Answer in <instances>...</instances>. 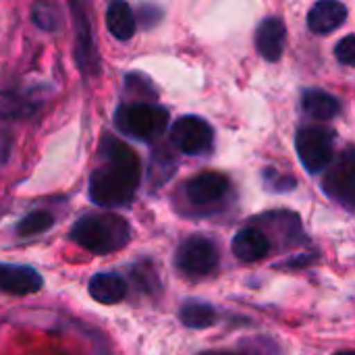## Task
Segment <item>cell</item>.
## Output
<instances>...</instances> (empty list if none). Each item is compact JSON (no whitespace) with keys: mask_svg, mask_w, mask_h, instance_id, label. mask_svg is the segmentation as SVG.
Segmentation results:
<instances>
[{"mask_svg":"<svg viewBox=\"0 0 355 355\" xmlns=\"http://www.w3.org/2000/svg\"><path fill=\"white\" fill-rule=\"evenodd\" d=\"M295 150L308 173H320L329 168L335 154V135L327 127H304L295 137Z\"/></svg>","mask_w":355,"mask_h":355,"instance_id":"obj_6","label":"cell"},{"mask_svg":"<svg viewBox=\"0 0 355 355\" xmlns=\"http://www.w3.org/2000/svg\"><path fill=\"white\" fill-rule=\"evenodd\" d=\"M114 123L119 131H123L125 135H131L141 141H152L164 133L168 125V112L156 104L131 102V104H123L116 110Z\"/></svg>","mask_w":355,"mask_h":355,"instance_id":"obj_3","label":"cell"},{"mask_svg":"<svg viewBox=\"0 0 355 355\" xmlns=\"http://www.w3.org/2000/svg\"><path fill=\"white\" fill-rule=\"evenodd\" d=\"M31 19L44 31H58L60 29V15H58L56 6L52 2H46V0L33 2V6H31Z\"/></svg>","mask_w":355,"mask_h":355,"instance_id":"obj_20","label":"cell"},{"mask_svg":"<svg viewBox=\"0 0 355 355\" xmlns=\"http://www.w3.org/2000/svg\"><path fill=\"white\" fill-rule=\"evenodd\" d=\"M302 106H304V110L312 119H318V121H329V119H333L341 110L339 100L335 96L322 92V89H308V92H304Z\"/></svg>","mask_w":355,"mask_h":355,"instance_id":"obj_16","label":"cell"},{"mask_svg":"<svg viewBox=\"0 0 355 355\" xmlns=\"http://www.w3.org/2000/svg\"><path fill=\"white\" fill-rule=\"evenodd\" d=\"M287 29L279 17L264 19L256 29V48L266 60H279L285 50Z\"/></svg>","mask_w":355,"mask_h":355,"instance_id":"obj_12","label":"cell"},{"mask_svg":"<svg viewBox=\"0 0 355 355\" xmlns=\"http://www.w3.org/2000/svg\"><path fill=\"white\" fill-rule=\"evenodd\" d=\"M87 291L94 302L102 306H114L127 297V283L114 272H98L89 279Z\"/></svg>","mask_w":355,"mask_h":355,"instance_id":"obj_14","label":"cell"},{"mask_svg":"<svg viewBox=\"0 0 355 355\" xmlns=\"http://www.w3.org/2000/svg\"><path fill=\"white\" fill-rule=\"evenodd\" d=\"M179 320H181L187 329L202 331V329L214 327V322L218 320V314H216V310H214L210 304L191 300V302H185V304L181 306V310H179Z\"/></svg>","mask_w":355,"mask_h":355,"instance_id":"obj_17","label":"cell"},{"mask_svg":"<svg viewBox=\"0 0 355 355\" xmlns=\"http://www.w3.org/2000/svg\"><path fill=\"white\" fill-rule=\"evenodd\" d=\"M333 355H355V349H343V352H337Z\"/></svg>","mask_w":355,"mask_h":355,"instance_id":"obj_25","label":"cell"},{"mask_svg":"<svg viewBox=\"0 0 355 355\" xmlns=\"http://www.w3.org/2000/svg\"><path fill=\"white\" fill-rule=\"evenodd\" d=\"M322 191L343 210L355 214V148H345L335 164L327 168Z\"/></svg>","mask_w":355,"mask_h":355,"instance_id":"obj_5","label":"cell"},{"mask_svg":"<svg viewBox=\"0 0 355 355\" xmlns=\"http://www.w3.org/2000/svg\"><path fill=\"white\" fill-rule=\"evenodd\" d=\"M44 285L42 275L29 266L0 264V291L8 295H31Z\"/></svg>","mask_w":355,"mask_h":355,"instance_id":"obj_11","label":"cell"},{"mask_svg":"<svg viewBox=\"0 0 355 355\" xmlns=\"http://www.w3.org/2000/svg\"><path fill=\"white\" fill-rule=\"evenodd\" d=\"M106 27L112 33V37H116L121 42H127V40L133 37L137 23H135V15H133L131 6L125 0H112L108 4Z\"/></svg>","mask_w":355,"mask_h":355,"instance_id":"obj_15","label":"cell"},{"mask_svg":"<svg viewBox=\"0 0 355 355\" xmlns=\"http://www.w3.org/2000/svg\"><path fill=\"white\" fill-rule=\"evenodd\" d=\"M335 56L339 62L347 64V67H355V35H345L337 48H335Z\"/></svg>","mask_w":355,"mask_h":355,"instance_id":"obj_21","label":"cell"},{"mask_svg":"<svg viewBox=\"0 0 355 355\" xmlns=\"http://www.w3.org/2000/svg\"><path fill=\"white\" fill-rule=\"evenodd\" d=\"M347 8L341 0H318L308 12V27L314 33H331L345 23Z\"/></svg>","mask_w":355,"mask_h":355,"instance_id":"obj_13","label":"cell"},{"mask_svg":"<svg viewBox=\"0 0 355 355\" xmlns=\"http://www.w3.org/2000/svg\"><path fill=\"white\" fill-rule=\"evenodd\" d=\"M229 191V179L220 173H200L185 185V196L193 206H210L220 202Z\"/></svg>","mask_w":355,"mask_h":355,"instance_id":"obj_9","label":"cell"},{"mask_svg":"<svg viewBox=\"0 0 355 355\" xmlns=\"http://www.w3.org/2000/svg\"><path fill=\"white\" fill-rule=\"evenodd\" d=\"M200 355H239V354H229V352H206V354Z\"/></svg>","mask_w":355,"mask_h":355,"instance_id":"obj_24","label":"cell"},{"mask_svg":"<svg viewBox=\"0 0 355 355\" xmlns=\"http://www.w3.org/2000/svg\"><path fill=\"white\" fill-rule=\"evenodd\" d=\"M10 148H12V135L6 129H2L0 131V164L8 158Z\"/></svg>","mask_w":355,"mask_h":355,"instance_id":"obj_22","label":"cell"},{"mask_svg":"<svg viewBox=\"0 0 355 355\" xmlns=\"http://www.w3.org/2000/svg\"><path fill=\"white\" fill-rule=\"evenodd\" d=\"M69 4H71V12H73V21H75V42H77L75 54H77L79 71L85 77L98 75V54H96V46H94L85 8H83L81 0H69Z\"/></svg>","mask_w":355,"mask_h":355,"instance_id":"obj_8","label":"cell"},{"mask_svg":"<svg viewBox=\"0 0 355 355\" xmlns=\"http://www.w3.org/2000/svg\"><path fill=\"white\" fill-rule=\"evenodd\" d=\"M71 239L89 254L106 256L123 250L131 241V227L121 214L92 212L73 225Z\"/></svg>","mask_w":355,"mask_h":355,"instance_id":"obj_2","label":"cell"},{"mask_svg":"<svg viewBox=\"0 0 355 355\" xmlns=\"http://www.w3.org/2000/svg\"><path fill=\"white\" fill-rule=\"evenodd\" d=\"M218 262H220L218 245L204 235L187 237L177 248V254H175L177 268L191 279H202V277L212 275L218 268Z\"/></svg>","mask_w":355,"mask_h":355,"instance_id":"obj_4","label":"cell"},{"mask_svg":"<svg viewBox=\"0 0 355 355\" xmlns=\"http://www.w3.org/2000/svg\"><path fill=\"white\" fill-rule=\"evenodd\" d=\"M100 156L102 164L89 177V200L102 208L127 206L141 181L139 156L112 135L102 139Z\"/></svg>","mask_w":355,"mask_h":355,"instance_id":"obj_1","label":"cell"},{"mask_svg":"<svg viewBox=\"0 0 355 355\" xmlns=\"http://www.w3.org/2000/svg\"><path fill=\"white\" fill-rule=\"evenodd\" d=\"M52 225H54V216L48 210H35V212H29L17 225V235L23 237V239L25 237H35V235H42L48 229H52Z\"/></svg>","mask_w":355,"mask_h":355,"instance_id":"obj_19","label":"cell"},{"mask_svg":"<svg viewBox=\"0 0 355 355\" xmlns=\"http://www.w3.org/2000/svg\"><path fill=\"white\" fill-rule=\"evenodd\" d=\"M33 110H35V104L27 96L12 92V89L0 92V119H8V121L27 119L33 114Z\"/></svg>","mask_w":355,"mask_h":355,"instance_id":"obj_18","label":"cell"},{"mask_svg":"<svg viewBox=\"0 0 355 355\" xmlns=\"http://www.w3.org/2000/svg\"><path fill=\"white\" fill-rule=\"evenodd\" d=\"M171 141L183 154L198 156V154H206L212 148L214 131L204 119L187 114V116H181L173 123Z\"/></svg>","mask_w":355,"mask_h":355,"instance_id":"obj_7","label":"cell"},{"mask_svg":"<svg viewBox=\"0 0 355 355\" xmlns=\"http://www.w3.org/2000/svg\"><path fill=\"white\" fill-rule=\"evenodd\" d=\"M231 250H233V256L245 264H254V262H260L264 260L270 250H272V243L268 239V235L258 229V227H245L241 229L233 241H231Z\"/></svg>","mask_w":355,"mask_h":355,"instance_id":"obj_10","label":"cell"},{"mask_svg":"<svg viewBox=\"0 0 355 355\" xmlns=\"http://www.w3.org/2000/svg\"><path fill=\"white\" fill-rule=\"evenodd\" d=\"M314 260V256H310V254H306V256H297V258H293V260H287L285 264H281V266H285V268H295V266H308L310 262Z\"/></svg>","mask_w":355,"mask_h":355,"instance_id":"obj_23","label":"cell"}]
</instances>
